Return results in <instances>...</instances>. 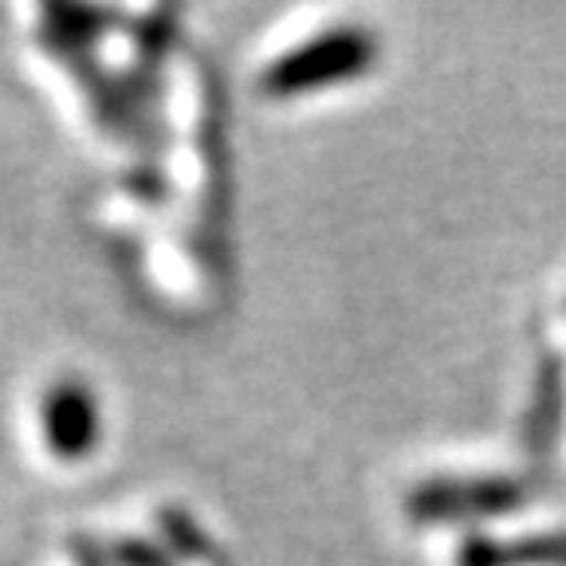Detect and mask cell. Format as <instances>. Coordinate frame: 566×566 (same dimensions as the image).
<instances>
[{"label": "cell", "mask_w": 566, "mask_h": 566, "mask_svg": "<svg viewBox=\"0 0 566 566\" xmlns=\"http://www.w3.org/2000/svg\"><path fill=\"white\" fill-rule=\"evenodd\" d=\"M558 424H563V370L547 366L539 386V401H535V413H531V444L551 449Z\"/></svg>", "instance_id": "5b68a950"}, {"label": "cell", "mask_w": 566, "mask_h": 566, "mask_svg": "<svg viewBox=\"0 0 566 566\" xmlns=\"http://www.w3.org/2000/svg\"><path fill=\"white\" fill-rule=\"evenodd\" d=\"M154 520H158L161 543H166L174 558H209L212 555L201 523H197L189 512H181V507H161Z\"/></svg>", "instance_id": "277c9868"}, {"label": "cell", "mask_w": 566, "mask_h": 566, "mask_svg": "<svg viewBox=\"0 0 566 566\" xmlns=\"http://www.w3.org/2000/svg\"><path fill=\"white\" fill-rule=\"evenodd\" d=\"M40 437L60 464H83L103 444V401L80 374L52 381L40 398Z\"/></svg>", "instance_id": "7a4b0ae2"}, {"label": "cell", "mask_w": 566, "mask_h": 566, "mask_svg": "<svg viewBox=\"0 0 566 566\" xmlns=\"http://www.w3.org/2000/svg\"><path fill=\"white\" fill-rule=\"evenodd\" d=\"M374 55H378V44L366 28H331V32L303 40L292 52H283L260 83L272 98H300L366 75L374 67Z\"/></svg>", "instance_id": "6da1fadb"}, {"label": "cell", "mask_w": 566, "mask_h": 566, "mask_svg": "<svg viewBox=\"0 0 566 566\" xmlns=\"http://www.w3.org/2000/svg\"><path fill=\"white\" fill-rule=\"evenodd\" d=\"M523 488L515 480L480 476V480H429L413 492L409 507L421 520H484L520 507Z\"/></svg>", "instance_id": "3957f363"}, {"label": "cell", "mask_w": 566, "mask_h": 566, "mask_svg": "<svg viewBox=\"0 0 566 566\" xmlns=\"http://www.w3.org/2000/svg\"><path fill=\"white\" fill-rule=\"evenodd\" d=\"M111 566H177L169 547L161 539H146V535H126L111 547Z\"/></svg>", "instance_id": "8992f818"}]
</instances>
